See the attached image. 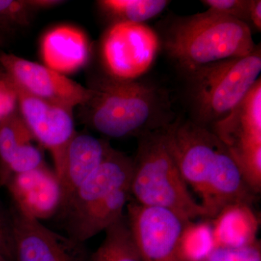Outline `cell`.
Instances as JSON below:
<instances>
[{
    "instance_id": "cell-1",
    "label": "cell",
    "mask_w": 261,
    "mask_h": 261,
    "mask_svg": "<svg viewBox=\"0 0 261 261\" xmlns=\"http://www.w3.org/2000/svg\"><path fill=\"white\" fill-rule=\"evenodd\" d=\"M166 136L182 177L200 196L207 218L216 219L235 206L250 207L257 195L211 128L195 121L176 120L166 127Z\"/></svg>"
},
{
    "instance_id": "cell-2",
    "label": "cell",
    "mask_w": 261,
    "mask_h": 261,
    "mask_svg": "<svg viewBox=\"0 0 261 261\" xmlns=\"http://www.w3.org/2000/svg\"><path fill=\"white\" fill-rule=\"evenodd\" d=\"M132 171L133 159L112 147L58 214L67 235L85 243L122 219L132 198Z\"/></svg>"
},
{
    "instance_id": "cell-3",
    "label": "cell",
    "mask_w": 261,
    "mask_h": 261,
    "mask_svg": "<svg viewBox=\"0 0 261 261\" xmlns=\"http://www.w3.org/2000/svg\"><path fill=\"white\" fill-rule=\"evenodd\" d=\"M85 106L91 126L110 138L141 136L172 123L166 95L153 85L110 79L94 88Z\"/></svg>"
},
{
    "instance_id": "cell-4",
    "label": "cell",
    "mask_w": 261,
    "mask_h": 261,
    "mask_svg": "<svg viewBox=\"0 0 261 261\" xmlns=\"http://www.w3.org/2000/svg\"><path fill=\"white\" fill-rule=\"evenodd\" d=\"M168 56L187 72L224 60L251 54V29L243 22L207 10L178 19L163 42Z\"/></svg>"
},
{
    "instance_id": "cell-5",
    "label": "cell",
    "mask_w": 261,
    "mask_h": 261,
    "mask_svg": "<svg viewBox=\"0 0 261 261\" xmlns=\"http://www.w3.org/2000/svg\"><path fill=\"white\" fill-rule=\"evenodd\" d=\"M166 128L139 137L130 180L132 198L142 205L174 211L190 222L207 218L178 170L168 147Z\"/></svg>"
},
{
    "instance_id": "cell-6",
    "label": "cell",
    "mask_w": 261,
    "mask_h": 261,
    "mask_svg": "<svg viewBox=\"0 0 261 261\" xmlns=\"http://www.w3.org/2000/svg\"><path fill=\"white\" fill-rule=\"evenodd\" d=\"M261 71L260 48L243 58L224 60L188 72L195 121L210 128L240 104Z\"/></svg>"
},
{
    "instance_id": "cell-7",
    "label": "cell",
    "mask_w": 261,
    "mask_h": 261,
    "mask_svg": "<svg viewBox=\"0 0 261 261\" xmlns=\"http://www.w3.org/2000/svg\"><path fill=\"white\" fill-rule=\"evenodd\" d=\"M125 214L141 261H184L182 238L191 222L174 211L132 198Z\"/></svg>"
},
{
    "instance_id": "cell-8",
    "label": "cell",
    "mask_w": 261,
    "mask_h": 261,
    "mask_svg": "<svg viewBox=\"0 0 261 261\" xmlns=\"http://www.w3.org/2000/svg\"><path fill=\"white\" fill-rule=\"evenodd\" d=\"M160 45L159 36L145 24L116 22L103 39V62L112 79L136 81L152 66Z\"/></svg>"
},
{
    "instance_id": "cell-9",
    "label": "cell",
    "mask_w": 261,
    "mask_h": 261,
    "mask_svg": "<svg viewBox=\"0 0 261 261\" xmlns=\"http://www.w3.org/2000/svg\"><path fill=\"white\" fill-rule=\"evenodd\" d=\"M0 64L25 92L70 112L77 106H85L92 97V88H86L45 65L5 53H0Z\"/></svg>"
},
{
    "instance_id": "cell-10",
    "label": "cell",
    "mask_w": 261,
    "mask_h": 261,
    "mask_svg": "<svg viewBox=\"0 0 261 261\" xmlns=\"http://www.w3.org/2000/svg\"><path fill=\"white\" fill-rule=\"evenodd\" d=\"M13 82L20 115L34 140L50 152L54 171L60 180L64 168L67 149L76 133L73 112L34 97Z\"/></svg>"
},
{
    "instance_id": "cell-11",
    "label": "cell",
    "mask_w": 261,
    "mask_h": 261,
    "mask_svg": "<svg viewBox=\"0 0 261 261\" xmlns=\"http://www.w3.org/2000/svg\"><path fill=\"white\" fill-rule=\"evenodd\" d=\"M10 211L15 261H87L90 253L85 243L53 231L14 204Z\"/></svg>"
},
{
    "instance_id": "cell-12",
    "label": "cell",
    "mask_w": 261,
    "mask_h": 261,
    "mask_svg": "<svg viewBox=\"0 0 261 261\" xmlns=\"http://www.w3.org/2000/svg\"><path fill=\"white\" fill-rule=\"evenodd\" d=\"M234 161L261 150V80L224 119L210 128Z\"/></svg>"
},
{
    "instance_id": "cell-13",
    "label": "cell",
    "mask_w": 261,
    "mask_h": 261,
    "mask_svg": "<svg viewBox=\"0 0 261 261\" xmlns=\"http://www.w3.org/2000/svg\"><path fill=\"white\" fill-rule=\"evenodd\" d=\"M5 187L11 196L12 203L41 222L51 219L61 210V182L54 169L46 164L12 176Z\"/></svg>"
},
{
    "instance_id": "cell-14",
    "label": "cell",
    "mask_w": 261,
    "mask_h": 261,
    "mask_svg": "<svg viewBox=\"0 0 261 261\" xmlns=\"http://www.w3.org/2000/svg\"><path fill=\"white\" fill-rule=\"evenodd\" d=\"M111 149V145L102 139L88 134H75L67 149L64 168L60 179L62 189L60 211L75 190L100 166Z\"/></svg>"
},
{
    "instance_id": "cell-15",
    "label": "cell",
    "mask_w": 261,
    "mask_h": 261,
    "mask_svg": "<svg viewBox=\"0 0 261 261\" xmlns=\"http://www.w3.org/2000/svg\"><path fill=\"white\" fill-rule=\"evenodd\" d=\"M41 51L45 66L65 75L85 66L90 56L87 37L70 25L49 31L43 37Z\"/></svg>"
},
{
    "instance_id": "cell-16",
    "label": "cell",
    "mask_w": 261,
    "mask_h": 261,
    "mask_svg": "<svg viewBox=\"0 0 261 261\" xmlns=\"http://www.w3.org/2000/svg\"><path fill=\"white\" fill-rule=\"evenodd\" d=\"M106 237L87 261H141L126 214L105 231Z\"/></svg>"
},
{
    "instance_id": "cell-17",
    "label": "cell",
    "mask_w": 261,
    "mask_h": 261,
    "mask_svg": "<svg viewBox=\"0 0 261 261\" xmlns=\"http://www.w3.org/2000/svg\"><path fill=\"white\" fill-rule=\"evenodd\" d=\"M34 136L18 109L0 123V187L8 181V168L16 151L32 142Z\"/></svg>"
},
{
    "instance_id": "cell-18",
    "label": "cell",
    "mask_w": 261,
    "mask_h": 261,
    "mask_svg": "<svg viewBox=\"0 0 261 261\" xmlns=\"http://www.w3.org/2000/svg\"><path fill=\"white\" fill-rule=\"evenodd\" d=\"M169 3L166 0H102L98 4L117 22L143 23L162 13Z\"/></svg>"
},
{
    "instance_id": "cell-19",
    "label": "cell",
    "mask_w": 261,
    "mask_h": 261,
    "mask_svg": "<svg viewBox=\"0 0 261 261\" xmlns=\"http://www.w3.org/2000/svg\"><path fill=\"white\" fill-rule=\"evenodd\" d=\"M42 9V0H0V35L28 25L34 12Z\"/></svg>"
},
{
    "instance_id": "cell-20",
    "label": "cell",
    "mask_w": 261,
    "mask_h": 261,
    "mask_svg": "<svg viewBox=\"0 0 261 261\" xmlns=\"http://www.w3.org/2000/svg\"><path fill=\"white\" fill-rule=\"evenodd\" d=\"M201 261H261V244L257 239L238 245H216Z\"/></svg>"
},
{
    "instance_id": "cell-21",
    "label": "cell",
    "mask_w": 261,
    "mask_h": 261,
    "mask_svg": "<svg viewBox=\"0 0 261 261\" xmlns=\"http://www.w3.org/2000/svg\"><path fill=\"white\" fill-rule=\"evenodd\" d=\"M45 164L41 149L33 142L25 144L16 151L12 159L8 168V181L15 175L34 171Z\"/></svg>"
},
{
    "instance_id": "cell-22",
    "label": "cell",
    "mask_w": 261,
    "mask_h": 261,
    "mask_svg": "<svg viewBox=\"0 0 261 261\" xmlns=\"http://www.w3.org/2000/svg\"><path fill=\"white\" fill-rule=\"evenodd\" d=\"M209 11L243 22L250 27L251 0H205Z\"/></svg>"
},
{
    "instance_id": "cell-23",
    "label": "cell",
    "mask_w": 261,
    "mask_h": 261,
    "mask_svg": "<svg viewBox=\"0 0 261 261\" xmlns=\"http://www.w3.org/2000/svg\"><path fill=\"white\" fill-rule=\"evenodd\" d=\"M0 255L15 260L14 233L10 208L0 200Z\"/></svg>"
},
{
    "instance_id": "cell-24",
    "label": "cell",
    "mask_w": 261,
    "mask_h": 261,
    "mask_svg": "<svg viewBox=\"0 0 261 261\" xmlns=\"http://www.w3.org/2000/svg\"><path fill=\"white\" fill-rule=\"evenodd\" d=\"M17 109L18 97L14 84L5 72L0 73V123Z\"/></svg>"
},
{
    "instance_id": "cell-25",
    "label": "cell",
    "mask_w": 261,
    "mask_h": 261,
    "mask_svg": "<svg viewBox=\"0 0 261 261\" xmlns=\"http://www.w3.org/2000/svg\"><path fill=\"white\" fill-rule=\"evenodd\" d=\"M250 23L254 28L260 32L261 29V1L251 0L250 9Z\"/></svg>"
},
{
    "instance_id": "cell-26",
    "label": "cell",
    "mask_w": 261,
    "mask_h": 261,
    "mask_svg": "<svg viewBox=\"0 0 261 261\" xmlns=\"http://www.w3.org/2000/svg\"><path fill=\"white\" fill-rule=\"evenodd\" d=\"M0 261H11L3 255H0Z\"/></svg>"
}]
</instances>
